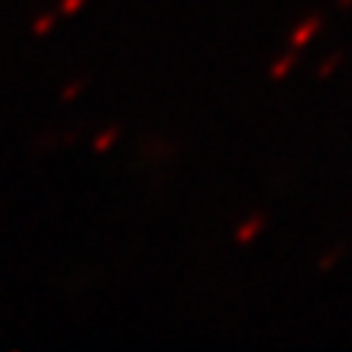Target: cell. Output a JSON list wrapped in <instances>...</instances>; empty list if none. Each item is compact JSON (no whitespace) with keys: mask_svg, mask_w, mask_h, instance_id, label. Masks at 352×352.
Returning <instances> with one entry per match:
<instances>
[{"mask_svg":"<svg viewBox=\"0 0 352 352\" xmlns=\"http://www.w3.org/2000/svg\"><path fill=\"white\" fill-rule=\"evenodd\" d=\"M80 3H82V0H65V9H68V12H71V9H76Z\"/></svg>","mask_w":352,"mask_h":352,"instance_id":"cell-3","label":"cell"},{"mask_svg":"<svg viewBox=\"0 0 352 352\" xmlns=\"http://www.w3.org/2000/svg\"><path fill=\"white\" fill-rule=\"evenodd\" d=\"M258 226H261V220H252V223L244 229V232H241V238H244V241H247V238H252V232H256Z\"/></svg>","mask_w":352,"mask_h":352,"instance_id":"cell-2","label":"cell"},{"mask_svg":"<svg viewBox=\"0 0 352 352\" xmlns=\"http://www.w3.org/2000/svg\"><path fill=\"white\" fill-rule=\"evenodd\" d=\"M317 30V21H308V27H302L300 32H296V38H294V44H302V41H308L311 38V32Z\"/></svg>","mask_w":352,"mask_h":352,"instance_id":"cell-1","label":"cell"}]
</instances>
